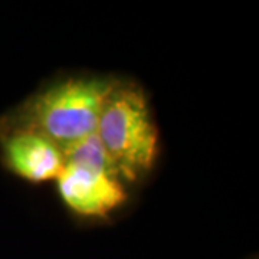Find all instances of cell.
I'll use <instances>...</instances> for the list:
<instances>
[{"label": "cell", "mask_w": 259, "mask_h": 259, "mask_svg": "<svg viewBox=\"0 0 259 259\" xmlns=\"http://www.w3.org/2000/svg\"><path fill=\"white\" fill-rule=\"evenodd\" d=\"M95 134L122 182L136 183L151 171L158 153V130L139 83L114 81L102 104Z\"/></svg>", "instance_id": "2"}, {"label": "cell", "mask_w": 259, "mask_h": 259, "mask_svg": "<svg viewBox=\"0 0 259 259\" xmlns=\"http://www.w3.org/2000/svg\"><path fill=\"white\" fill-rule=\"evenodd\" d=\"M0 161L28 182L56 180L62 167V150L45 137L25 130L0 128Z\"/></svg>", "instance_id": "4"}, {"label": "cell", "mask_w": 259, "mask_h": 259, "mask_svg": "<svg viewBox=\"0 0 259 259\" xmlns=\"http://www.w3.org/2000/svg\"><path fill=\"white\" fill-rule=\"evenodd\" d=\"M115 78L68 76L40 90L0 117V128L39 134L64 150L97 130L101 107Z\"/></svg>", "instance_id": "1"}, {"label": "cell", "mask_w": 259, "mask_h": 259, "mask_svg": "<svg viewBox=\"0 0 259 259\" xmlns=\"http://www.w3.org/2000/svg\"><path fill=\"white\" fill-rule=\"evenodd\" d=\"M64 167L56 179L59 196L76 214L104 218L127 202L128 193L97 134L62 150Z\"/></svg>", "instance_id": "3"}]
</instances>
